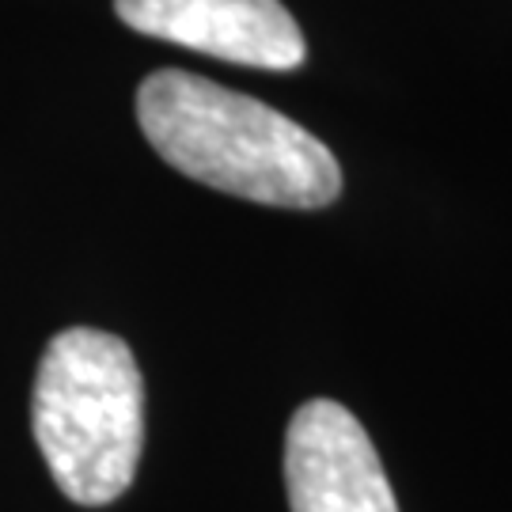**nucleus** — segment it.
I'll list each match as a JSON object with an SVG mask.
<instances>
[{
  "instance_id": "1",
  "label": "nucleus",
  "mask_w": 512,
  "mask_h": 512,
  "mask_svg": "<svg viewBox=\"0 0 512 512\" xmlns=\"http://www.w3.org/2000/svg\"><path fill=\"white\" fill-rule=\"evenodd\" d=\"M137 122L175 171L224 194L277 209H323L342 194V167L319 137L205 76H145Z\"/></svg>"
},
{
  "instance_id": "2",
  "label": "nucleus",
  "mask_w": 512,
  "mask_h": 512,
  "mask_svg": "<svg viewBox=\"0 0 512 512\" xmlns=\"http://www.w3.org/2000/svg\"><path fill=\"white\" fill-rule=\"evenodd\" d=\"M31 429L69 501H118L145 448V380L133 349L92 327L54 334L38 361Z\"/></svg>"
},
{
  "instance_id": "3",
  "label": "nucleus",
  "mask_w": 512,
  "mask_h": 512,
  "mask_svg": "<svg viewBox=\"0 0 512 512\" xmlns=\"http://www.w3.org/2000/svg\"><path fill=\"white\" fill-rule=\"evenodd\" d=\"M285 486L293 512H399L365 425L334 399H311L289 421Z\"/></svg>"
},
{
  "instance_id": "4",
  "label": "nucleus",
  "mask_w": 512,
  "mask_h": 512,
  "mask_svg": "<svg viewBox=\"0 0 512 512\" xmlns=\"http://www.w3.org/2000/svg\"><path fill=\"white\" fill-rule=\"evenodd\" d=\"M114 12L141 35L232 65L289 73L308 57L304 35L281 0H114Z\"/></svg>"
}]
</instances>
